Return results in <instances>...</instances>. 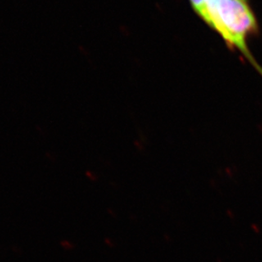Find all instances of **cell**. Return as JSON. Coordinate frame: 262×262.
I'll list each match as a JSON object with an SVG mask.
<instances>
[{
	"label": "cell",
	"instance_id": "1",
	"mask_svg": "<svg viewBox=\"0 0 262 262\" xmlns=\"http://www.w3.org/2000/svg\"><path fill=\"white\" fill-rule=\"evenodd\" d=\"M192 10L216 32L229 50L238 51L262 76V67L251 53L248 41L260 32L249 0H188Z\"/></svg>",
	"mask_w": 262,
	"mask_h": 262
}]
</instances>
